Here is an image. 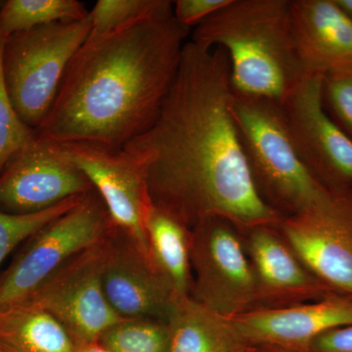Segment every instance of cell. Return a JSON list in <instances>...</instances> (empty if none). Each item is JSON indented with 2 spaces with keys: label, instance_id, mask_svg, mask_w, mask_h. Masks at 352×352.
<instances>
[{
  "label": "cell",
  "instance_id": "6da1fadb",
  "mask_svg": "<svg viewBox=\"0 0 352 352\" xmlns=\"http://www.w3.org/2000/svg\"><path fill=\"white\" fill-rule=\"evenodd\" d=\"M233 100L226 52L189 39L154 124L122 148L142 168L153 205L189 230L214 219L278 228L284 219L256 187Z\"/></svg>",
  "mask_w": 352,
  "mask_h": 352
},
{
  "label": "cell",
  "instance_id": "7a4b0ae2",
  "mask_svg": "<svg viewBox=\"0 0 352 352\" xmlns=\"http://www.w3.org/2000/svg\"><path fill=\"white\" fill-rule=\"evenodd\" d=\"M189 34L175 19L173 1L164 0L131 24L85 41L34 131L58 144L122 149L156 120Z\"/></svg>",
  "mask_w": 352,
  "mask_h": 352
},
{
  "label": "cell",
  "instance_id": "3957f363",
  "mask_svg": "<svg viewBox=\"0 0 352 352\" xmlns=\"http://www.w3.org/2000/svg\"><path fill=\"white\" fill-rule=\"evenodd\" d=\"M190 41L221 48L234 94L283 104L305 74L292 0H229L193 29Z\"/></svg>",
  "mask_w": 352,
  "mask_h": 352
},
{
  "label": "cell",
  "instance_id": "277c9868",
  "mask_svg": "<svg viewBox=\"0 0 352 352\" xmlns=\"http://www.w3.org/2000/svg\"><path fill=\"white\" fill-rule=\"evenodd\" d=\"M232 113L254 182L271 207L291 217L333 200L338 191L317 179L298 154L281 104L234 94Z\"/></svg>",
  "mask_w": 352,
  "mask_h": 352
},
{
  "label": "cell",
  "instance_id": "5b68a950",
  "mask_svg": "<svg viewBox=\"0 0 352 352\" xmlns=\"http://www.w3.org/2000/svg\"><path fill=\"white\" fill-rule=\"evenodd\" d=\"M89 32L87 15L82 20L43 25L6 38L2 69L7 90L20 119L34 131L52 107L69 62Z\"/></svg>",
  "mask_w": 352,
  "mask_h": 352
},
{
  "label": "cell",
  "instance_id": "8992f818",
  "mask_svg": "<svg viewBox=\"0 0 352 352\" xmlns=\"http://www.w3.org/2000/svg\"><path fill=\"white\" fill-rule=\"evenodd\" d=\"M115 230L96 192L30 238L0 278V310L25 302L69 259L103 242Z\"/></svg>",
  "mask_w": 352,
  "mask_h": 352
},
{
  "label": "cell",
  "instance_id": "52a82bcc",
  "mask_svg": "<svg viewBox=\"0 0 352 352\" xmlns=\"http://www.w3.org/2000/svg\"><path fill=\"white\" fill-rule=\"evenodd\" d=\"M236 229L214 219L190 230L191 296L227 319L258 305L254 270Z\"/></svg>",
  "mask_w": 352,
  "mask_h": 352
},
{
  "label": "cell",
  "instance_id": "ba28073f",
  "mask_svg": "<svg viewBox=\"0 0 352 352\" xmlns=\"http://www.w3.org/2000/svg\"><path fill=\"white\" fill-rule=\"evenodd\" d=\"M108 238L69 259L24 302L52 315L78 346L98 342L102 333L122 319L111 307L102 286Z\"/></svg>",
  "mask_w": 352,
  "mask_h": 352
},
{
  "label": "cell",
  "instance_id": "9c48e42d",
  "mask_svg": "<svg viewBox=\"0 0 352 352\" xmlns=\"http://www.w3.org/2000/svg\"><path fill=\"white\" fill-rule=\"evenodd\" d=\"M323 74L308 72L282 104L298 154L317 179L352 190V139L332 119L322 96Z\"/></svg>",
  "mask_w": 352,
  "mask_h": 352
},
{
  "label": "cell",
  "instance_id": "30bf717a",
  "mask_svg": "<svg viewBox=\"0 0 352 352\" xmlns=\"http://www.w3.org/2000/svg\"><path fill=\"white\" fill-rule=\"evenodd\" d=\"M94 190L61 145L36 133L0 175V210L34 214Z\"/></svg>",
  "mask_w": 352,
  "mask_h": 352
},
{
  "label": "cell",
  "instance_id": "8fae6325",
  "mask_svg": "<svg viewBox=\"0 0 352 352\" xmlns=\"http://www.w3.org/2000/svg\"><path fill=\"white\" fill-rule=\"evenodd\" d=\"M278 228L317 279L352 295V190L338 191L314 212L284 217Z\"/></svg>",
  "mask_w": 352,
  "mask_h": 352
},
{
  "label": "cell",
  "instance_id": "7c38bea8",
  "mask_svg": "<svg viewBox=\"0 0 352 352\" xmlns=\"http://www.w3.org/2000/svg\"><path fill=\"white\" fill-rule=\"evenodd\" d=\"M60 145L91 183L116 230L149 256L145 224L153 204L138 162L122 149L87 143Z\"/></svg>",
  "mask_w": 352,
  "mask_h": 352
},
{
  "label": "cell",
  "instance_id": "4fadbf2b",
  "mask_svg": "<svg viewBox=\"0 0 352 352\" xmlns=\"http://www.w3.org/2000/svg\"><path fill=\"white\" fill-rule=\"evenodd\" d=\"M252 347L311 352L323 333L352 326V295L331 291L320 298L281 307H254L229 319Z\"/></svg>",
  "mask_w": 352,
  "mask_h": 352
},
{
  "label": "cell",
  "instance_id": "5bb4252c",
  "mask_svg": "<svg viewBox=\"0 0 352 352\" xmlns=\"http://www.w3.org/2000/svg\"><path fill=\"white\" fill-rule=\"evenodd\" d=\"M101 279L109 303L122 319L166 321L178 296L150 256L116 229L106 240Z\"/></svg>",
  "mask_w": 352,
  "mask_h": 352
},
{
  "label": "cell",
  "instance_id": "9a60e30c",
  "mask_svg": "<svg viewBox=\"0 0 352 352\" xmlns=\"http://www.w3.org/2000/svg\"><path fill=\"white\" fill-rule=\"evenodd\" d=\"M272 227L249 231L247 254L261 307H281L317 300L333 289L305 267L286 240Z\"/></svg>",
  "mask_w": 352,
  "mask_h": 352
},
{
  "label": "cell",
  "instance_id": "2e32d148",
  "mask_svg": "<svg viewBox=\"0 0 352 352\" xmlns=\"http://www.w3.org/2000/svg\"><path fill=\"white\" fill-rule=\"evenodd\" d=\"M298 52L307 72L352 64V22L336 0H292Z\"/></svg>",
  "mask_w": 352,
  "mask_h": 352
},
{
  "label": "cell",
  "instance_id": "e0dca14e",
  "mask_svg": "<svg viewBox=\"0 0 352 352\" xmlns=\"http://www.w3.org/2000/svg\"><path fill=\"white\" fill-rule=\"evenodd\" d=\"M170 352H250L229 319L191 296H176L168 320Z\"/></svg>",
  "mask_w": 352,
  "mask_h": 352
},
{
  "label": "cell",
  "instance_id": "ac0fdd59",
  "mask_svg": "<svg viewBox=\"0 0 352 352\" xmlns=\"http://www.w3.org/2000/svg\"><path fill=\"white\" fill-rule=\"evenodd\" d=\"M59 321L30 302L0 310V352H78Z\"/></svg>",
  "mask_w": 352,
  "mask_h": 352
},
{
  "label": "cell",
  "instance_id": "d6986e66",
  "mask_svg": "<svg viewBox=\"0 0 352 352\" xmlns=\"http://www.w3.org/2000/svg\"><path fill=\"white\" fill-rule=\"evenodd\" d=\"M149 256L178 296H191L190 230L182 222L152 205L146 219Z\"/></svg>",
  "mask_w": 352,
  "mask_h": 352
},
{
  "label": "cell",
  "instance_id": "ffe728a7",
  "mask_svg": "<svg viewBox=\"0 0 352 352\" xmlns=\"http://www.w3.org/2000/svg\"><path fill=\"white\" fill-rule=\"evenodd\" d=\"M88 11L76 0H8L0 7V32L6 38L55 23L87 18Z\"/></svg>",
  "mask_w": 352,
  "mask_h": 352
},
{
  "label": "cell",
  "instance_id": "44dd1931",
  "mask_svg": "<svg viewBox=\"0 0 352 352\" xmlns=\"http://www.w3.org/2000/svg\"><path fill=\"white\" fill-rule=\"evenodd\" d=\"M97 344L110 352H170V328L161 319H122Z\"/></svg>",
  "mask_w": 352,
  "mask_h": 352
},
{
  "label": "cell",
  "instance_id": "7402d4cb",
  "mask_svg": "<svg viewBox=\"0 0 352 352\" xmlns=\"http://www.w3.org/2000/svg\"><path fill=\"white\" fill-rule=\"evenodd\" d=\"M82 196L74 197L34 214H14L0 210V265L23 241L29 240L52 220L68 212Z\"/></svg>",
  "mask_w": 352,
  "mask_h": 352
},
{
  "label": "cell",
  "instance_id": "603a6c76",
  "mask_svg": "<svg viewBox=\"0 0 352 352\" xmlns=\"http://www.w3.org/2000/svg\"><path fill=\"white\" fill-rule=\"evenodd\" d=\"M164 0H98L88 13L90 32L87 41L102 38L153 12Z\"/></svg>",
  "mask_w": 352,
  "mask_h": 352
},
{
  "label": "cell",
  "instance_id": "cb8c5ba5",
  "mask_svg": "<svg viewBox=\"0 0 352 352\" xmlns=\"http://www.w3.org/2000/svg\"><path fill=\"white\" fill-rule=\"evenodd\" d=\"M6 41L0 32V175L13 157L36 136V131L20 119L7 90L2 69Z\"/></svg>",
  "mask_w": 352,
  "mask_h": 352
},
{
  "label": "cell",
  "instance_id": "d4e9b609",
  "mask_svg": "<svg viewBox=\"0 0 352 352\" xmlns=\"http://www.w3.org/2000/svg\"><path fill=\"white\" fill-rule=\"evenodd\" d=\"M322 96L329 115L352 139V64L323 74Z\"/></svg>",
  "mask_w": 352,
  "mask_h": 352
},
{
  "label": "cell",
  "instance_id": "484cf974",
  "mask_svg": "<svg viewBox=\"0 0 352 352\" xmlns=\"http://www.w3.org/2000/svg\"><path fill=\"white\" fill-rule=\"evenodd\" d=\"M229 0H177L173 12L178 24L191 31L228 3Z\"/></svg>",
  "mask_w": 352,
  "mask_h": 352
},
{
  "label": "cell",
  "instance_id": "4316f807",
  "mask_svg": "<svg viewBox=\"0 0 352 352\" xmlns=\"http://www.w3.org/2000/svg\"><path fill=\"white\" fill-rule=\"evenodd\" d=\"M311 352H352V326L323 333L314 340Z\"/></svg>",
  "mask_w": 352,
  "mask_h": 352
},
{
  "label": "cell",
  "instance_id": "83f0119b",
  "mask_svg": "<svg viewBox=\"0 0 352 352\" xmlns=\"http://www.w3.org/2000/svg\"><path fill=\"white\" fill-rule=\"evenodd\" d=\"M78 352H110L99 346L97 342L94 344H80L78 346Z\"/></svg>",
  "mask_w": 352,
  "mask_h": 352
},
{
  "label": "cell",
  "instance_id": "f1b7e54d",
  "mask_svg": "<svg viewBox=\"0 0 352 352\" xmlns=\"http://www.w3.org/2000/svg\"><path fill=\"white\" fill-rule=\"evenodd\" d=\"M336 2L352 22V0H336Z\"/></svg>",
  "mask_w": 352,
  "mask_h": 352
},
{
  "label": "cell",
  "instance_id": "f546056e",
  "mask_svg": "<svg viewBox=\"0 0 352 352\" xmlns=\"http://www.w3.org/2000/svg\"><path fill=\"white\" fill-rule=\"evenodd\" d=\"M258 349V352H296L291 351H285V349H276V347L270 346H259L256 347Z\"/></svg>",
  "mask_w": 352,
  "mask_h": 352
},
{
  "label": "cell",
  "instance_id": "4dcf8cb0",
  "mask_svg": "<svg viewBox=\"0 0 352 352\" xmlns=\"http://www.w3.org/2000/svg\"><path fill=\"white\" fill-rule=\"evenodd\" d=\"M250 352H258V349H256V347H252V351Z\"/></svg>",
  "mask_w": 352,
  "mask_h": 352
},
{
  "label": "cell",
  "instance_id": "1f68e13d",
  "mask_svg": "<svg viewBox=\"0 0 352 352\" xmlns=\"http://www.w3.org/2000/svg\"><path fill=\"white\" fill-rule=\"evenodd\" d=\"M2 3H3V1H0V7H1Z\"/></svg>",
  "mask_w": 352,
  "mask_h": 352
}]
</instances>
